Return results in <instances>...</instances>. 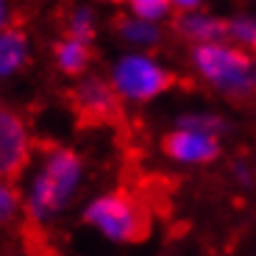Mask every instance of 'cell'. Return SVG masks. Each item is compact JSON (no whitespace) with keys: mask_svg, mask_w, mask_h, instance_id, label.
Here are the masks:
<instances>
[{"mask_svg":"<svg viewBox=\"0 0 256 256\" xmlns=\"http://www.w3.org/2000/svg\"><path fill=\"white\" fill-rule=\"evenodd\" d=\"M198 72L234 100L256 98V62L250 53L228 45H198L192 50Z\"/></svg>","mask_w":256,"mask_h":256,"instance_id":"obj_1","label":"cell"},{"mask_svg":"<svg viewBox=\"0 0 256 256\" xmlns=\"http://www.w3.org/2000/svg\"><path fill=\"white\" fill-rule=\"evenodd\" d=\"M84 220L114 242H142L150 234V214L128 192L117 190L90 204Z\"/></svg>","mask_w":256,"mask_h":256,"instance_id":"obj_2","label":"cell"},{"mask_svg":"<svg viewBox=\"0 0 256 256\" xmlns=\"http://www.w3.org/2000/svg\"><path fill=\"white\" fill-rule=\"evenodd\" d=\"M81 170H84V162L76 150H70V148L50 150L45 170L34 181V192H31V200H28L31 218L36 220L53 218L70 200L72 190L78 186V178H81Z\"/></svg>","mask_w":256,"mask_h":256,"instance_id":"obj_3","label":"cell"},{"mask_svg":"<svg viewBox=\"0 0 256 256\" xmlns=\"http://www.w3.org/2000/svg\"><path fill=\"white\" fill-rule=\"evenodd\" d=\"M114 90L128 100H150L176 84V76L145 56H126L114 67Z\"/></svg>","mask_w":256,"mask_h":256,"instance_id":"obj_4","label":"cell"},{"mask_svg":"<svg viewBox=\"0 0 256 256\" xmlns=\"http://www.w3.org/2000/svg\"><path fill=\"white\" fill-rule=\"evenodd\" d=\"M70 106L78 122L86 128L106 126L122 117V98L117 95L114 84L103 78H86L70 90Z\"/></svg>","mask_w":256,"mask_h":256,"instance_id":"obj_5","label":"cell"},{"mask_svg":"<svg viewBox=\"0 0 256 256\" xmlns=\"http://www.w3.org/2000/svg\"><path fill=\"white\" fill-rule=\"evenodd\" d=\"M31 159V136L20 114L0 109V181L14 184Z\"/></svg>","mask_w":256,"mask_h":256,"instance_id":"obj_6","label":"cell"},{"mask_svg":"<svg viewBox=\"0 0 256 256\" xmlns=\"http://www.w3.org/2000/svg\"><path fill=\"white\" fill-rule=\"evenodd\" d=\"M162 150L170 159L184 162V164H206V162L218 159L220 142L212 134H200V131H186V128H176L162 140Z\"/></svg>","mask_w":256,"mask_h":256,"instance_id":"obj_7","label":"cell"},{"mask_svg":"<svg viewBox=\"0 0 256 256\" xmlns=\"http://www.w3.org/2000/svg\"><path fill=\"white\" fill-rule=\"evenodd\" d=\"M176 34L198 45H220V39L228 36V22L209 14H176Z\"/></svg>","mask_w":256,"mask_h":256,"instance_id":"obj_8","label":"cell"},{"mask_svg":"<svg viewBox=\"0 0 256 256\" xmlns=\"http://www.w3.org/2000/svg\"><path fill=\"white\" fill-rule=\"evenodd\" d=\"M53 53H56V64L64 76H81L90 67V62L95 58L92 42H81V39H70V36L58 39Z\"/></svg>","mask_w":256,"mask_h":256,"instance_id":"obj_9","label":"cell"},{"mask_svg":"<svg viewBox=\"0 0 256 256\" xmlns=\"http://www.w3.org/2000/svg\"><path fill=\"white\" fill-rule=\"evenodd\" d=\"M28 62V36L20 28L0 34V76H12Z\"/></svg>","mask_w":256,"mask_h":256,"instance_id":"obj_10","label":"cell"},{"mask_svg":"<svg viewBox=\"0 0 256 256\" xmlns=\"http://www.w3.org/2000/svg\"><path fill=\"white\" fill-rule=\"evenodd\" d=\"M114 28L120 31L122 39H131L136 45H156L159 42V31L145 20H136L134 14H120L114 20Z\"/></svg>","mask_w":256,"mask_h":256,"instance_id":"obj_11","label":"cell"},{"mask_svg":"<svg viewBox=\"0 0 256 256\" xmlns=\"http://www.w3.org/2000/svg\"><path fill=\"white\" fill-rule=\"evenodd\" d=\"M67 36L81 39V42H92L95 39V14L90 8H78L76 14H70V20H67Z\"/></svg>","mask_w":256,"mask_h":256,"instance_id":"obj_12","label":"cell"},{"mask_svg":"<svg viewBox=\"0 0 256 256\" xmlns=\"http://www.w3.org/2000/svg\"><path fill=\"white\" fill-rule=\"evenodd\" d=\"M131 12L136 20H145L154 26L156 20H164L173 12V3H167V0H131Z\"/></svg>","mask_w":256,"mask_h":256,"instance_id":"obj_13","label":"cell"},{"mask_svg":"<svg viewBox=\"0 0 256 256\" xmlns=\"http://www.w3.org/2000/svg\"><path fill=\"white\" fill-rule=\"evenodd\" d=\"M20 212V192L14 190V184H3L0 181V226L12 223Z\"/></svg>","mask_w":256,"mask_h":256,"instance_id":"obj_14","label":"cell"},{"mask_svg":"<svg viewBox=\"0 0 256 256\" xmlns=\"http://www.w3.org/2000/svg\"><path fill=\"white\" fill-rule=\"evenodd\" d=\"M228 36H234L237 42L248 45L250 50L256 53V20H250V17L231 20V22H228Z\"/></svg>","mask_w":256,"mask_h":256,"instance_id":"obj_15","label":"cell"},{"mask_svg":"<svg viewBox=\"0 0 256 256\" xmlns=\"http://www.w3.org/2000/svg\"><path fill=\"white\" fill-rule=\"evenodd\" d=\"M178 126H184L186 131H200V134H212V136H214V131H218L223 122H220L218 117H181Z\"/></svg>","mask_w":256,"mask_h":256,"instance_id":"obj_16","label":"cell"},{"mask_svg":"<svg viewBox=\"0 0 256 256\" xmlns=\"http://www.w3.org/2000/svg\"><path fill=\"white\" fill-rule=\"evenodd\" d=\"M6 20H8V14H6V6L0 3V34L6 31Z\"/></svg>","mask_w":256,"mask_h":256,"instance_id":"obj_17","label":"cell"},{"mask_svg":"<svg viewBox=\"0 0 256 256\" xmlns=\"http://www.w3.org/2000/svg\"><path fill=\"white\" fill-rule=\"evenodd\" d=\"M36 256H42V254H36Z\"/></svg>","mask_w":256,"mask_h":256,"instance_id":"obj_18","label":"cell"}]
</instances>
